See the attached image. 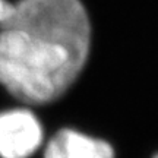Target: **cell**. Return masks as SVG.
I'll return each mask as SVG.
<instances>
[{
	"instance_id": "7a4b0ae2",
	"label": "cell",
	"mask_w": 158,
	"mask_h": 158,
	"mask_svg": "<svg viewBox=\"0 0 158 158\" xmlns=\"http://www.w3.org/2000/svg\"><path fill=\"white\" fill-rule=\"evenodd\" d=\"M43 142V127L34 113L15 108L0 113V158H28Z\"/></svg>"
},
{
	"instance_id": "5b68a950",
	"label": "cell",
	"mask_w": 158,
	"mask_h": 158,
	"mask_svg": "<svg viewBox=\"0 0 158 158\" xmlns=\"http://www.w3.org/2000/svg\"><path fill=\"white\" fill-rule=\"evenodd\" d=\"M154 158H158V155H155V157H154Z\"/></svg>"
},
{
	"instance_id": "277c9868",
	"label": "cell",
	"mask_w": 158,
	"mask_h": 158,
	"mask_svg": "<svg viewBox=\"0 0 158 158\" xmlns=\"http://www.w3.org/2000/svg\"><path fill=\"white\" fill-rule=\"evenodd\" d=\"M12 9H13V3H9L7 0H0V27L10 16Z\"/></svg>"
},
{
	"instance_id": "6da1fadb",
	"label": "cell",
	"mask_w": 158,
	"mask_h": 158,
	"mask_svg": "<svg viewBox=\"0 0 158 158\" xmlns=\"http://www.w3.org/2000/svg\"><path fill=\"white\" fill-rule=\"evenodd\" d=\"M89 45L81 0H19L0 27V84L28 104L54 101L79 76Z\"/></svg>"
},
{
	"instance_id": "3957f363",
	"label": "cell",
	"mask_w": 158,
	"mask_h": 158,
	"mask_svg": "<svg viewBox=\"0 0 158 158\" xmlns=\"http://www.w3.org/2000/svg\"><path fill=\"white\" fill-rule=\"evenodd\" d=\"M44 158H114V149L102 139L63 129L50 139Z\"/></svg>"
}]
</instances>
